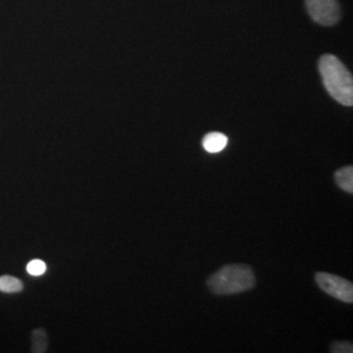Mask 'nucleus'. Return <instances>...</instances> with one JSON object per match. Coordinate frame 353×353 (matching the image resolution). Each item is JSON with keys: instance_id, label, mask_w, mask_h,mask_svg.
<instances>
[{"instance_id": "obj_1", "label": "nucleus", "mask_w": 353, "mask_h": 353, "mask_svg": "<svg viewBox=\"0 0 353 353\" xmlns=\"http://www.w3.org/2000/svg\"><path fill=\"white\" fill-rule=\"evenodd\" d=\"M319 72L330 96L344 106L353 105V80L351 72L331 54L319 59Z\"/></svg>"}, {"instance_id": "obj_2", "label": "nucleus", "mask_w": 353, "mask_h": 353, "mask_svg": "<svg viewBox=\"0 0 353 353\" xmlns=\"http://www.w3.org/2000/svg\"><path fill=\"white\" fill-rule=\"evenodd\" d=\"M207 285L217 296L236 294L252 290L255 285V275L249 265H224L210 276Z\"/></svg>"}, {"instance_id": "obj_3", "label": "nucleus", "mask_w": 353, "mask_h": 353, "mask_svg": "<svg viewBox=\"0 0 353 353\" xmlns=\"http://www.w3.org/2000/svg\"><path fill=\"white\" fill-rule=\"evenodd\" d=\"M316 281L318 287L328 296L343 303H353V285L351 281L327 272H316Z\"/></svg>"}, {"instance_id": "obj_4", "label": "nucleus", "mask_w": 353, "mask_h": 353, "mask_svg": "<svg viewBox=\"0 0 353 353\" xmlns=\"http://www.w3.org/2000/svg\"><path fill=\"white\" fill-rule=\"evenodd\" d=\"M307 12L321 26H335L341 19V7L336 0H306Z\"/></svg>"}, {"instance_id": "obj_5", "label": "nucleus", "mask_w": 353, "mask_h": 353, "mask_svg": "<svg viewBox=\"0 0 353 353\" xmlns=\"http://www.w3.org/2000/svg\"><path fill=\"white\" fill-rule=\"evenodd\" d=\"M202 144L205 151L210 153H217L227 147L228 138L221 132H211L204 137Z\"/></svg>"}, {"instance_id": "obj_6", "label": "nucleus", "mask_w": 353, "mask_h": 353, "mask_svg": "<svg viewBox=\"0 0 353 353\" xmlns=\"http://www.w3.org/2000/svg\"><path fill=\"white\" fill-rule=\"evenodd\" d=\"M335 182L336 185L344 190L348 194L353 192V168L350 166H344L339 170L335 172Z\"/></svg>"}, {"instance_id": "obj_7", "label": "nucleus", "mask_w": 353, "mask_h": 353, "mask_svg": "<svg viewBox=\"0 0 353 353\" xmlns=\"http://www.w3.org/2000/svg\"><path fill=\"white\" fill-rule=\"evenodd\" d=\"M49 336L45 328H36L32 332V352L43 353L48 351Z\"/></svg>"}, {"instance_id": "obj_8", "label": "nucleus", "mask_w": 353, "mask_h": 353, "mask_svg": "<svg viewBox=\"0 0 353 353\" xmlns=\"http://www.w3.org/2000/svg\"><path fill=\"white\" fill-rule=\"evenodd\" d=\"M24 288L23 283L17 278L4 275L0 278V290L4 293H17Z\"/></svg>"}, {"instance_id": "obj_9", "label": "nucleus", "mask_w": 353, "mask_h": 353, "mask_svg": "<svg viewBox=\"0 0 353 353\" xmlns=\"http://www.w3.org/2000/svg\"><path fill=\"white\" fill-rule=\"evenodd\" d=\"M26 271L28 274L33 275V276H39V275H43L46 272V263L43 261H39V259H34L32 262H29L26 265Z\"/></svg>"}, {"instance_id": "obj_10", "label": "nucleus", "mask_w": 353, "mask_h": 353, "mask_svg": "<svg viewBox=\"0 0 353 353\" xmlns=\"http://www.w3.org/2000/svg\"><path fill=\"white\" fill-rule=\"evenodd\" d=\"M330 351L334 353H352V343L351 341H335V343H332Z\"/></svg>"}]
</instances>
